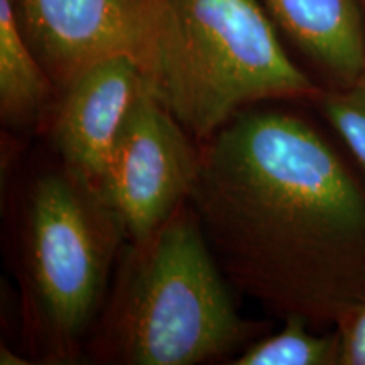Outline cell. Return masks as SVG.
Returning a JSON list of instances; mask_svg holds the SVG:
<instances>
[{
    "label": "cell",
    "mask_w": 365,
    "mask_h": 365,
    "mask_svg": "<svg viewBox=\"0 0 365 365\" xmlns=\"http://www.w3.org/2000/svg\"><path fill=\"white\" fill-rule=\"evenodd\" d=\"M190 205L227 281L336 327L365 298V182L298 113L242 110L205 143Z\"/></svg>",
    "instance_id": "6da1fadb"
},
{
    "label": "cell",
    "mask_w": 365,
    "mask_h": 365,
    "mask_svg": "<svg viewBox=\"0 0 365 365\" xmlns=\"http://www.w3.org/2000/svg\"><path fill=\"white\" fill-rule=\"evenodd\" d=\"M153 95L196 143L264 100L317 102L261 0H158L145 63Z\"/></svg>",
    "instance_id": "7a4b0ae2"
},
{
    "label": "cell",
    "mask_w": 365,
    "mask_h": 365,
    "mask_svg": "<svg viewBox=\"0 0 365 365\" xmlns=\"http://www.w3.org/2000/svg\"><path fill=\"white\" fill-rule=\"evenodd\" d=\"M225 279L186 202L149 239L130 245L97 340L100 357L193 365L250 345L267 327L237 312Z\"/></svg>",
    "instance_id": "3957f363"
},
{
    "label": "cell",
    "mask_w": 365,
    "mask_h": 365,
    "mask_svg": "<svg viewBox=\"0 0 365 365\" xmlns=\"http://www.w3.org/2000/svg\"><path fill=\"white\" fill-rule=\"evenodd\" d=\"M124 223L103 195L63 164L24 202L21 287L26 333L48 362H70L97 317Z\"/></svg>",
    "instance_id": "277c9868"
},
{
    "label": "cell",
    "mask_w": 365,
    "mask_h": 365,
    "mask_svg": "<svg viewBox=\"0 0 365 365\" xmlns=\"http://www.w3.org/2000/svg\"><path fill=\"white\" fill-rule=\"evenodd\" d=\"M198 171L200 144L145 86L118 132L102 186L130 244L149 239L190 202Z\"/></svg>",
    "instance_id": "5b68a950"
},
{
    "label": "cell",
    "mask_w": 365,
    "mask_h": 365,
    "mask_svg": "<svg viewBox=\"0 0 365 365\" xmlns=\"http://www.w3.org/2000/svg\"><path fill=\"white\" fill-rule=\"evenodd\" d=\"M17 9L22 31L58 90L113 54H132L145 68L158 0H17Z\"/></svg>",
    "instance_id": "8992f818"
},
{
    "label": "cell",
    "mask_w": 365,
    "mask_h": 365,
    "mask_svg": "<svg viewBox=\"0 0 365 365\" xmlns=\"http://www.w3.org/2000/svg\"><path fill=\"white\" fill-rule=\"evenodd\" d=\"M148 86L143 63L113 54L90 65L63 90L53 137L63 164L102 193L118 132Z\"/></svg>",
    "instance_id": "52a82bcc"
},
{
    "label": "cell",
    "mask_w": 365,
    "mask_h": 365,
    "mask_svg": "<svg viewBox=\"0 0 365 365\" xmlns=\"http://www.w3.org/2000/svg\"><path fill=\"white\" fill-rule=\"evenodd\" d=\"M276 29L323 81L344 88L365 71L362 0H261Z\"/></svg>",
    "instance_id": "ba28073f"
},
{
    "label": "cell",
    "mask_w": 365,
    "mask_h": 365,
    "mask_svg": "<svg viewBox=\"0 0 365 365\" xmlns=\"http://www.w3.org/2000/svg\"><path fill=\"white\" fill-rule=\"evenodd\" d=\"M58 90L27 41L17 0H0V115L26 125L43 112Z\"/></svg>",
    "instance_id": "9c48e42d"
},
{
    "label": "cell",
    "mask_w": 365,
    "mask_h": 365,
    "mask_svg": "<svg viewBox=\"0 0 365 365\" xmlns=\"http://www.w3.org/2000/svg\"><path fill=\"white\" fill-rule=\"evenodd\" d=\"M309 322L301 314L284 317V328L277 335L254 340L234 360V365H339V331L313 335Z\"/></svg>",
    "instance_id": "30bf717a"
},
{
    "label": "cell",
    "mask_w": 365,
    "mask_h": 365,
    "mask_svg": "<svg viewBox=\"0 0 365 365\" xmlns=\"http://www.w3.org/2000/svg\"><path fill=\"white\" fill-rule=\"evenodd\" d=\"M314 103L365 173V71L344 88H323Z\"/></svg>",
    "instance_id": "8fae6325"
},
{
    "label": "cell",
    "mask_w": 365,
    "mask_h": 365,
    "mask_svg": "<svg viewBox=\"0 0 365 365\" xmlns=\"http://www.w3.org/2000/svg\"><path fill=\"white\" fill-rule=\"evenodd\" d=\"M335 328L340 336L339 365H365V298Z\"/></svg>",
    "instance_id": "7c38bea8"
},
{
    "label": "cell",
    "mask_w": 365,
    "mask_h": 365,
    "mask_svg": "<svg viewBox=\"0 0 365 365\" xmlns=\"http://www.w3.org/2000/svg\"><path fill=\"white\" fill-rule=\"evenodd\" d=\"M0 364L2 365H24L29 364V360H24L21 355L14 354L11 349H7L6 345L0 346Z\"/></svg>",
    "instance_id": "4fadbf2b"
},
{
    "label": "cell",
    "mask_w": 365,
    "mask_h": 365,
    "mask_svg": "<svg viewBox=\"0 0 365 365\" xmlns=\"http://www.w3.org/2000/svg\"><path fill=\"white\" fill-rule=\"evenodd\" d=\"M362 4H364V16H365V0H362Z\"/></svg>",
    "instance_id": "5bb4252c"
}]
</instances>
